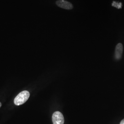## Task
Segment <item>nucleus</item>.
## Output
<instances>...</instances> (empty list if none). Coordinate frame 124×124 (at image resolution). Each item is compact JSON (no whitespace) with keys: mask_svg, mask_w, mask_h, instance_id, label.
Instances as JSON below:
<instances>
[{"mask_svg":"<svg viewBox=\"0 0 124 124\" xmlns=\"http://www.w3.org/2000/svg\"><path fill=\"white\" fill-rule=\"evenodd\" d=\"M123 52V46L121 43H118L115 47V58L117 59H120L121 58Z\"/></svg>","mask_w":124,"mask_h":124,"instance_id":"obj_4","label":"nucleus"},{"mask_svg":"<svg viewBox=\"0 0 124 124\" xmlns=\"http://www.w3.org/2000/svg\"><path fill=\"white\" fill-rule=\"evenodd\" d=\"M30 94L27 91H23L19 93L14 100V104L16 105H20L26 102L30 98Z\"/></svg>","mask_w":124,"mask_h":124,"instance_id":"obj_1","label":"nucleus"},{"mask_svg":"<svg viewBox=\"0 0 124 124\" xmlns=\"http://www.w3.org/2000/svg\"><path fill=\"white\" fill-rule=\"evenodd\" d=\"M112 5V6L115 7V8H118V9L121 8V7H122V3L121 2L119 3V2H116V1H114L113 2Z\"/></svg>","mask_w":124,"mask_h":124,"instance_id":"obj_5","label":"nucleus"},{"mask_svg":"<svg viewBox=\"0 0 124 124\" xmlns=\"http://www.w3.org/2000/svg\"><path fill=\"white\" fill-rule=\"evenodd\" d=\"M120 124H124V119L120 121Z\"/></svg>","mask_w":124,"mask_h":124,"instance_id":"obj_6","label":"nucleus"},{"mask_svg":"<svg viewBox=\"0 0 124 124\" xmlns=\"http://www.w3.org/2000/svg\"><path fill=\"white\" fill-rule=\"evenodd\" d=\"M56 4L60 8L67 10H70L73 8V6L70 2L64 0H58L56 2Z\"/></svg>","mask_w":124,"mask_h":124,"instance_id":"obj_3","label":"nucleus"},{"mask_svg":"<svg viewBox=\"0 0 124 124\" xmlns=\"http://www.w3.org/2000/svg\"><path fill=\"white\" fill-rule=\"evenodd\" d=\"M53 124H64V119L62 113L59 111L55 112L52 116Z\"/></svg>","mask_w":124,"mask_h":124,"instance_id":"obj_2","label":"nucleus"},{"mask_svg":"<svg viewBox=\"0 0 124 124\" xmlns=\"http://www.w3.org/2000/svg\"><path fill=\"white\" fill-rule=\"evenodd\" d=\"M1 106V103L0 102V108Z\"/></svg>","mask_w":124,"mask_h":124,"instance_id":"obj_7","label":"nucleus"}]
</instances>
